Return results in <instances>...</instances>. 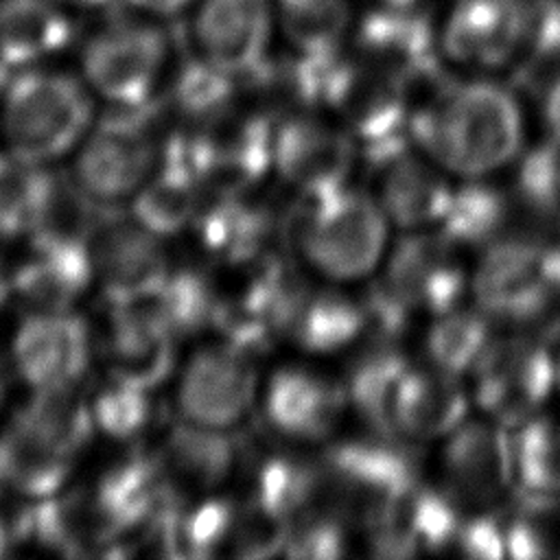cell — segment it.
Segmentation results:
<instances>
[{
	"label": "cell",
	"mask_w": 560,
	"mask_h": 560,
	"mask_svg": "<svg viewBox=\"0 0 560 560\" xmlns=\"http://www.w3.org/2000/svg\"><path fill=\"white\" fill-rule=\"evenodd\" d=\"M9 243L15 249L0 276L22 311L79 308L94 289L83 241L28 234Z\"/></svg>",
	"instance_id": "obj_25"
},
{
	"label": "cell",
	"mask_w": 560,
	"mask_h": 560,
	"mask_svg": "<svg viewBox=\"0 0 560 560\" xmlns=\"http://www.w3.org/2000/svg\"><path fill=\"white\" fill-rule=\"evenodd\" d=\"M243 98V83L232 72L210 63L197 52L171 74L160 101V114L171 129L188 133Z\"/></svg>",
	"instance_id": "obj_34"
},
{
	"label": "cell",
	"mask_w": 560,
	"mask_h": 560,
	"mask_svg": "<svg viewBox=\"0 0 560 560\" xmlns=\"http://www.w3.org/2000/svg\"><path fill=\"white\" fill-rule=\"evenodd\" d=\"M258 431L302 448L322 451L352 424L337 363L280 352L267 361L256 420Z\"/></svg>",
	"instance_id": "obj_6"
},
{
	"label": "cell",
	"mask_w": 560,
	"mask_h": 560,
	"mask_svg": "<svg viewBox=\"0 0 560 560\" xmlns=\"http://www.w3.org/2000/svg\"><path fill=\"white\" fill-rule=\"evenodd\" d=\"M103 302L101 317L92 322L101 370L153 389L171 381L184 343L153 298Z\"/></svg>",
	"instance_id": "obj_18"
},
{
	"label": "cell",
	"mask_w": 560,
	"mask_h": 560,
	"mask_svg": "<svg viewBox=\"0 0 560 560\" xmlns=\"http://www.w3.org/2000/svg\"><path fill=\"white\" fill-rule=\"evenodd\" d=\"M284 558L337 560L361 556L357 518L324 490L289 521Z\"/></svg>",
	"instance_id": "obj_39"
},
{
	"label": "cell",
	"mask_w": 560,
	"mask_h": 560,
	"mask_svg": "<svg viewBox=\"0 0 560 560\" xmlns=\"http://www.w3.org/2000/svg\"><path fill=\"white\" fill-rule=\"evenodd\" d=\"M131 7H136L142 13L149 15H160V18H171L177 15L186 9H190L192 4H197L199 0H127Z\"/></svg>",
	"instance_id": "obj_46"
},
{
	"label": "cell",
	"mask_w": 560,
	"mask_h": 560,
	"mask_svg": "<svg viewBox=\"0 0 560 560\" xmlns=\"http://www.w3.org/2000/svg\"><path fill=\"white\" fill-rule=\"evenodd\" d=\"M538 0H448L435 24L438 61L459 77H521L527 68Z\"/></svg>",
	"instance_id": "obj_7"
},
{
	"label": "cell",
	"mask_w": 560,
	"mask_h": 560,
	"mask_svg": "<svg viewBox=\"0 0 560 560\" xmlns=\"http://www.w3.org/2000/svg\"><path fill=\"white\" fill-rule=\"evenodd\" d=\"M440 558L462 560H503V534L499 510L464 512L459 514Z\"/></svg>",
	"instance_id": "obj_43"
},
{
	"label": "cell",
	"mask_w": 560,
	"mask_h": 560,
	"mask_svg": "<svg viewBox=\"0 0 560 560\" xmlns=\"http://www.w3.org/2000/svg\"><path fill=\"white\" fill-rule=\"evenodd\" d=\"M184 136L203 186L247 190L271 179L273 118L245 96Z\"/></svg>",
	"instance_id": "obj_22"
},
{
	"label": "cell",
	"mask_w": 560,
	"mask_h": 560,
	"mask_svg": "<svg viewBox=\"0 0 560 560\" xmlns=\"http://www.w3.org/2000/svg\"><path fill=\"white\" fill-rule=\"evenodd\" d=\"M411 359V339L368 328L354 348L337 361L350 400L352 422L383 429L387 394Z\"/></svg>",
	"instance_id": "obj_30"
},
{
	"label": "cell",
	"mask_w": 560,
	"mask_h": 560,
	"mask_svg": "<svg viewBox=\"0 0 560 560\" xmlns=\"http://www.w3.org/2000/svg\"><path fill=\"white\" fill-rule=\"evenodd\" d=\"M96 440L85 387L24 392L0 422V486L42 501L70 486Z\"/></svg>",
	"instance_id": "obj_2"
},
{
	"label": "cell",
	"mask_w": 560,
	"mask_h": 560,
	"mask_svg": "<svg viewBox=\"0 0 560 560\" xmlns=\"http://www.w3.org/2000/svg\"><path fill=\"white\" fill-rule=\"evenodd\" d=\"M96 96L81 74L44 63L13 70L0 92V147L22 160H70L98 118Z\"/></svg>",
	"instance_id": "obj_4"
},
{
	"label": "cell",
	"mask_w": 560,
	"mask_h": 560,
	"mask_svg": "<svg viewBox=\"0 0 560 560\" xmlns=\"http://www.w3.org/2000/svg\"><path fill=\"white\" fill-rule=\"evenodd\" d=\"M363 175V153L324 109H304L273 120L271 182L295 201L335 192Z\"/></svg>",
	"instance_id": "obj_13"
},
{
	"label": "cell",
	"mask_w": 560,
	"mask_h": 560,
	"mask_svg": "<svg viewBox=\"0 0 560 560\" xmlns=\"http://www.w3.org/2000/svg\"><path fill=\"white\" fill-rule=\"evenodd\" d=\"M459 514L462 510L422 475L359 521L361 556L440 558Z\"/></svg>",
	"instance_id": "obj_23"
},
{
	"label": "cell",
	"mask_w": 560,
	"mask_h": 560,
	"mask_svg": "<svg viewBox=\"0 0 560 560\" xmlns=\"http://www.w3.org/2000/svg\"><path fill=\"white\" fill-rule=\"evenodd\" d=\"M168 57L171 44L158 24L116 20L85 39L79 74L109 107H140L158 101Z\"/></svg>",
	"instance_id": "obj_15"
},
{
	"label": "cell",
	"mask_w": 560,
	"mask_h": 560,
	"mask_svg": "<svg viewBox=\"0 0 560 560\" xmlns=\"http://www.w3.org/2000/svg\"><path fill=\"white\" fill-rule=\"evenodd\" d=\"M324 492L359 521L424 475V451L352 422L319 451Z\"/></svg>",
	"instance_id": "obj_12"
},
{
	"label": "cell",
	"mask_w": 560,
	"mask_h": 560,
	"mask_svg": "<svg viewBox=\"0 0 560 560\" xmlns=\"http://www.w3.org/2000/svg\"><path fill=\"white\" fill-rule=\"evenodd\" d=\"M556 177H558V195H560V147H558V158H556Z\"/></svg>",
	"instance_id": "obj_50"
},
{
	"label": "cell",
	"mask_w": 560,
	"mask_h": 560,
	"mask_svg": "<svg viewBox=\"0 0 560 560\" xmlns=\"http://www.w3.org/2000/svg\"><path fill=\"white\" fill-rule=\"evenodd\" d=\"M556 348V381H558V398H560V339L553 343Z\"/></svg>",
	"instance_id": "obj_49"
},
{
	"label": "cell",
	"mask_w": 560,
	"mask_h": 560,
	"mask_svg": "<svg viewBox=\"0 0 560 560\" xmlns=\"http://www.w3.org/2000/svg\"><path fill=\"white\" fill-rule=\"evenodd\" d=\"M57 173V164L28 162L0 149V236L4 243L37 228Z\"/></svg>",
	"instance_id": "obj_42"
},
{
	"label": "cell",
	"mask_w": 560,
	"mask_h": 560,
	"mask_svg": "<svg viewBox=\"0 0 560 560\" xmlns=\"http://www.w3.org/2000/svg\"><path fill=\"white\" fill-rule=\"evenodd\" d=\"M394 234L376 199L359 179L317 199L295 201L284 252L306 276L365 284L376 276Z\"/></svg>",
	"instance_id": "obj_3"
},
{
	"label": "cell",
	"mask_w": 560,
	"mask_h": 560,
	"mask_svg": "<svg viewBox=\"0 0 560 560\" xmlns=\"http://www.w3.org/2000/svg\"><path fill=\"white\" fill-rule=\"evenodd\" d=\"M319 109L352 136L363 153V164L411 140L407 79L363 61L348 46L326 61Z\"/></svg>",
	"instance_id": "obj_10"
},
{
	"label": "cell",
	"mask_w": 560,
	"mask_h": 560,
	"mask_svg": "<svg viewBox=\"0 0 560 560\" xmlns=\"http://www.w3.org/2000/svg\"><path fill=\"white\" fill-rule=\"evenodd\" d=\"M273 0H199L192 15L195 52L245 79L273 50Z\"/></svg>",
	"instance_id": "obj_28"
},
{
	"label": "cell",
	"mask_w": 560,
	"mask_h": 560,
	"mask_svg": "<svg viewBox=\"0 0 560 560\" xmlns=\"http://www.w3.org/2000/svg\"><path fill=\"white\" fill-rule=\"evenodd\" d=\"M22 387L18 376H15V370L9 361V354H0V422L9 416V411L15 407V402L20 400L15 396V389Z\"/></svg>",
	"instance_id": "obj_45"
},
{
	"label": "cell",
	"mask_w": 560,
	"mask_h": 560,
	"mask_svg": "<svg viewBox=\"0 0 560 560\" xmlns=\"http://www.w3.org/2000/svg\"><path fill=\"white\" fill-rule=\"evenodd\" d=\"M470 413L464 378L413 354L387 394L383 429L405 444L427 451Z\"/></svg>",
	"instance_id": "obj_26"
},
{
	"label": "cell",
	"mask_w": 560,
	"mask_h": 560,
	"mask_svg": "<svg viewBox=\"0 0 560 560\" xmlns=\"http://www.w3.org/2000/svg\"><path fill=\"white\" fill-rule=\"evenodd\" d=\"M464 383L475 413L512 429L558 398L553 341L525 326H503Z\"/></svg>",
	"instance_id": "obj_9"
},
{
	"label": "cell",
	"mask_w": 560,
	"mask_h": 560,
	"mask_svg": "<svg viewBox=\"0 0 560 560\" xmlns=\"http://www.w3.org/2000/svg\"><path fill=\"white\" fill-rule=\"evenodd\" d=\"M7 354L24 392L77 389L96 365L94 326L79 308L22 311Z\"/></svg>",
	"instance_id": "obj_17"
},
{
	"label": "cell",
	"mask_w": 560,
	"mask_h": 560,
	"mask_svg": "<svg viewBox=\"0 0 560 560\" xmlns=\"http://www.w3.org/2000/svg\"><path fill=\"white\" fill-rule=\"evenodd\" d=\"M346 46L363 61L405 79L438 63L435 24L411 4L381 2L357 15Z\"/></svg>",
	"instance_id": "obj_29"
},
{
	"label": "cell",
	"mask_w": 560,
	"mask_h": 560,
	"mask_svg": "<svg viewBox=\"0 0 560 560\" xmlns=\"http://www.w3.org/2000/svg\"><path fill=\"white\" fill-rule=\"evenodd\" d=\"M273 11L287 48L306 55L343 48L357 20L352 0H273Z\"/></svg>",
	"instance_id": "obj_40"
},
{
	"label": "cell",
	"mask_w": 560,
	"mask_h": 560,
	"mask_svg": "<svg viewBox=\"0 0 560 560\" xmlns=\"http://www.w3.org/2000/svg\"><path fill=\"white\" fill-rule=\"evenodd\" d=\"M85 394L96 438L109 444H138L151 433L155 420L153 387L103 372Z\"/></svg>",
	"instance_id": "obj_38"
},
{
	"label": "cell",
	"mask_w": 560,
	"mask_h": 560,
	"mask_svg": "<svg viewBox=\"0 0 560 560\" xmlns=\"http://www.w3.org/2000/svg\"><path fill=\"white\" fill-rule=\"evenodd\" d=\"M534 94L529 103L534 136L560 147V63L532 79Z\"/></svg>",
	"instance_id": "obj_44"
},
{
	"label": "cell",
	"mask_w": 560,
	"mask_h": 560,
	"mask_svg": "<svg viewBox=\"0 0 560 560\" xmlns=\"http://www.w3.org/2000/svg\"><path fill=\"white\" fill-rule=\"evenodd\" d=\"M409 138L455 179H475L505 173L534 125L514 81L435 68L411 83Z\"/></svg>",
	"instance_id": "obj_1"
},
{
	"label": "cell",
	"mask_w": 560,
	"mask_h": 560,
	"mask_svg": "<svg viewBox=\"0 0 560 560\" xmlns=\"http://www.w3.org/2000/svg\"><path fill=\"white\" fill-rule=\"evenodd\" d=\"M13 306H15V304H13V300H11V293H9V289H7L4 280H2V276H0V326H2V319L9 315V311H11Z\"/></svg>",
	"instance_id": "obj_47"
},
{
	"label": "cell",
	"mask_w": 560,
	"mask_h": 560,
	"mask_svg": "<svg viewBox=\"0 0 560 560\" xmlns=\"http://www.w3.org/2000/svg\"><path fill=\"white\" fill-rule=\"evenodd\" d=\"M424 477L464 512L499 510L514 492L508 429L472 411L424 451Z\"/></svg>",
	"instance_id": "obj_14"
},
{
	"label": "cell",
	"mask_w": 560,
	"mask_h": 560,
	"mask_svg": "<svg viewBox=\"0 0 560 560\" xmlns=\"http://www.w3.org/2000/svg\"><path fill=\"white\" fill-rule=\"evenodd\" d=\"M0 149H2V147H0Z\"/></svg>",
	"instance_id": "obj_53"
},
{
	"label": "cell",
	"mask_w": 560,
	"mask_h": 560,
	"mask_svg": "<svg viewBox=\"0 0 560 560\" xmlns=\"http://www.w3.org/2000/svg\"><path fill=\"white\" fill-rule=\"evenodd\" d=\"M243 433L173 418L149 448L168 499H197L232 490L245 453Z\"/></svg>",
	"instance_id": "obj_24"
},
{
	"label": "cell",
	"mask_w": 560,
	"mask_h": 560,
	"mask_svg": "<svg viewBox=\"0 0 560 560\" xmlns=\"http://www.w3.org/2000/svg\"><path fill=\"white\" fill-rule=\"evenodd\" d=\"M514 490L560 497V398L508 429Z\"/></svg>",
	"instance_id": "obj_36"
},
{
	"label": "cell",
	"mask_w": 560,
	"mask_h": 560,
	"mask_svg": "<svg viewBox=\"0 0 560 560\" xmlns=\"http://www.w3.org/2000/svg\"><path fill=\"white\" fill-rule=\"evenodd\" d=\"M381 2H392V4H411V7H416V2H418V0H381Z\"/></svg>",
	"instance_id": "obj_51"
},
{
	"label": "cell",
	"mask_w": 560,
	"mask_h": 560,
	"mask_svg": "<svg viewBox=\"0 0 560 560\" xmlns=\"http://www.w3.org/2000/svg\"><path fill=\"white\" fill-rule=\"evenodd\" d=\"M499 521L505 558L560 560V497L514 490Z\"/></svg>",
	"instance_id": "obj_41"
},
{
	"label": "cell",
	"mask_w": 560,
	"mask_h": 560,
	"mask_svg": "<svg viewBox=\"0 0 560 560\" xmlns=\"http://www.w3.org/2000/svg\"><path fill=\"white\" fill-rule=\"evenodd\" d=\"M501 326L470 298L416 326L413 354L444 372L466 376Z\"/></svg>",
	"instance_id": "obj_33"
},
{
	"label": "cell",
	"mask_w": 560,
	"mask_h": 560,
	"mask_svg": "<svg viewBox=\"0 0 560 560\" xmlns=\"http://www.w3.org/2000/svg\"><path fill=\"white\" fill-rule=\"evenodd\" d=\"M518 228H523V217L501 173L457 179L448 214L440 230L475 256L481 247Z\"/></svg>",
	"instance_id": "obj_32"
},
{
	"label": "cell",
	"mask_w": 560,
	"mask_h": 560,
	"mask_svg": "<svg viewBox=\"0 0 560 560\" xmlns=\"http://www.w3.org/2000/svg\"><path fill=\"white\" fill-rule=\"evenodd\" d=\"M63 7H77V9H98V7H107L114 0H57Z\"/></svg>",
	"instance_id": "obj_48"
},
{
	"label": "cell",
	"mask_w": 560,
	"mask_h": 560,
	"mask_svg": "<svg viewBox=\"0 0 560 560\" xmlns=\"http://www.w3.org/2000/svg\"><path fill=\"white\" fill-rule=\"evenodd\" d=\"M232 490L289 523L324 490L322 455L258 431L245 440L241 472Z\"/></svg>",
	"instance_id": "obj_27"
},
{
	"label": "cell",
	"mask_w": 560,
	"mask_h": 560,
	"mask_svg": "<svg viewBox=\"0 0 560 560\" xmlns=\"http://www.w3.org/2000/svg\"><path fill=\"white\" fill-rule=\"evenodd\" d=\"M361 182L394 232L442 228L457 186V179L411 140L368 160Z\"/></svg>",
	"instance_id": "obj_21"
},
{
	"label": "cell",
	"mask_w": 560,
	"mask_h": 560,
	"mask_svg": "<svg viewBox=\"0 0 560 560\" xmlns=\"http://www.w3.org/2000/svg\"><path fill=\"white\" fill-rule=\"evenodd\" d=\"M547 291V254L534 228H518L472 256L470 300L503 326H529Z\"/></svg>",
	"instance_id": "obj_20"
},
{
	"label": "cell",
	"mask_w": 560,
	"mask_h": 560,
	"mask_svg": "<svg viewBox=\"0 0 560 560\" xmlns=\"http://www.w3.org/2000/svg\"><path fill=\"white\" fill-rule=\"evenodd\" d=\"M109 107L68 160V173L96 206H127L153 173L173 129L158 107Z\"/></svg>",
	"instance_id": "obj_8"
},
{
	"label": "cell",
	"mask_w": 560,
	"mask_h": 560,
	"mask_svg": "<svg viewBox=\"0 0 560 560\" xmlns=\"http://www.w3.org/2000/svg\"><path fill=\"white\" fill-rule=\"evenodd\" d=\"M153 302L182 343H192L214 332L217 295L208 262L199 258L173 262Z\"/></svg>",
	"instance_id": "obj_37"
},
{
	"label": "cell",
	"mask_w": 560,
	"mask_h": 560,
	"mask_svg": "<svg viewBox=\"0 0 560 560\" xmlns=\"http://www.w3.org/2000/svg\"><path fill=\"white\" fill-rule=\"evenodd\" d=\"M267 361L221 332L192 341L171 376L175 418L219 431H245L256 420Z\"/></svg>",
	"instance_id": "obj_5"
},
{
	"label": "cell",
	"mask_w": 560,
	"mask_h": 560,
	"mask_svg": "<svg viewBox=\"0 0 560 560\" xmlns=\"http://www.w3.org/2000/svg\"><path fill=\"white\" fill-rule=\"evenodd\" d=\"M201 188L203 184L190 158L186 136L173 129L162 160L127 208L164 238L182 236L192 219Z\"/></svg>",
	"instance_id": "obj_31"
},
{
	"label": "cell",
	"mask_w": 560,
	"mask_h": 560,
	"mask_svg": "<svg viewBox=\"0 0 560 560\" xmlns=\"http://www.w3.org/2000/svg\"><path fill=\"white\" fill-rule=\"evenodd\" d=\"M85 252L103 300L153 298L175 262L168 238L147 228L127 206L96 208Z\"/></svg>",
	"instance_id": "obj_16"
},
{
	"label": "cell",
	"mask_w": 560,
	"mask_h": 560,
	"mask_svg": "<svg viewBox=\"0 0 560 560\" xmlns=\"http://www.w3.org/2000/svg\"><path fill=\"white\" fill-rule=\"evenodd\" d=\"M472 254L438 230L396 232L370 280L400 313L420 324L470 295Z\"/></svg>",
	"instance_id": "obj_11"
},
{
	"label": "cell",
	"mask_w": 560,
	"mask_h": 560,
	"mask_svg": "<svg viewBox=\"0 0 560 560\" xmlns=\"http://www.w3.org/2000/svg\"><path fill=\"white\" fill-rule=\"evenodd\" d=\"M368 328L363 284L328 282L302 271L280 324V352L337 363Z\"/></svg>",
	"instance_id": "obj_19"
},
{
	"label": "cell",
	"mask_w": 560,
	"mask_h": 560,
	"mask_svg": "<svg viewBox=\"0 0 560 560\" xmlns=\"http://www.w3.org/2000/svg\"><path fill=\"white\" fill-rule=\"evenodd\" d=\"M72 39L57 0H0V63L20 70L48 61Z\"/></svg>",
	"instance_id": "obj_35"
},
{
	"label": "cell",
	"mask_w": 560,
	"mask_h": 560,
	"mask_svg": "<svg viewBox=\"0 0 560 560\" xmlns=\"http://www.w3.org/2000/svg\"><path fill=\"white\" fill-rule=\"evenodd\" d=\"M2 243H4V241H2V236H0V245H2Z\"/></svg>",
	"instance_id": "obj_52"
}]
</instances>
